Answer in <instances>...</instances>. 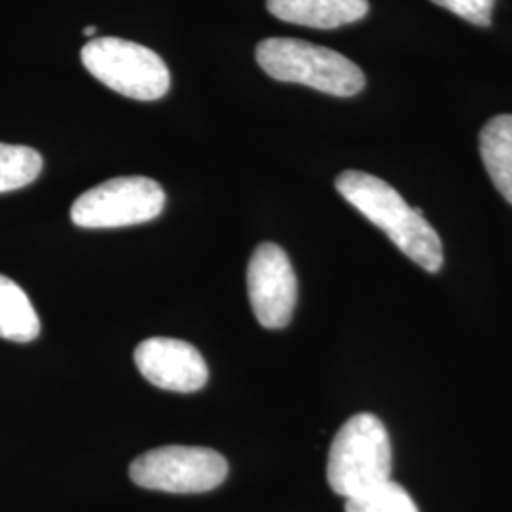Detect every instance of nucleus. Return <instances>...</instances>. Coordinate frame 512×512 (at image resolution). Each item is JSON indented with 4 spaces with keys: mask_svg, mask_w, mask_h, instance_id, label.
Instances as JSON below:
<instances>
[{
    "mask_svg": "<svg viewBox=\"0 0 512 512\" xmlns=\"http://www.w3.org/2000/svg\"><path fill=\"white\" fill-rule=\"evenodd\" d=\"M80 57L99 82L129 99L156 101L169 90L171 76L164 59L143 44L116 37L93 38Z\"/></svg>",
    "mask_w": 512,
    "mask_h": 512,
    "instance_id": "nucleus-4",
    "label": "nucleus"
},
{
    "mask_svg": "<svg viewBox=\"0 0 512 512\" xmlns=\"http://www.w3.org/2000/svg\"><path fill=\"white\" fill-rule=\"evenodd\" d=\"M393 450L384 423L374 414L349 418L330 444L327 480L346 499L368 494L391 480Z\"/></svg>",
    "mask_w": 512,
    "mask_h": 512,
    "instance_id": "nucleus-2",
    "label": "nucleus"
},
{
    "mask_svg": "<svg viewBox=\"0 0 512 512\" xmlns=\"http://www.w3.org/2000/svg\"><path fill=\"white\" fill-rule=\"evenodd\" d=\"M133 359L148 382L165 391L196 393L209 378L202 353L183 340L148 338L137 346Z\"/></svg>",
    "mask_w": 512,
    "mask_h": 512,
    "instance_id": "nucleus-8",
    "label": "nucleus"
},
{
    "mask_svg": "<svg viewBox=\"0 0 512 512\" xmlns=\"http://www.w3.org/2000/svg\"><path fill=\"white\" fill-rule=\"evenodd\" d=\"M440 8L450 10L476 27H490L497 0H431Z\"/></svg>",
    "mask_w": 512,
    "mask_h": 512,
    "instance_id": "nucleus-14",
    "label": "nucleus"
},
{
    "mask_svg": "<svg viewBox=\"0 0 512 512\" xmlns=\"http://www.w3.org/2000/svg\"><path fill=\"white\" fill-rule=\"evenodd\" d=\"M131 480L167 494H203L220 486L228 463L219 452L200 446H164L139 456L129 467Z\"/></svg>",
    "mask_w": 512,
    "mask_h": 512,
    "instance_id": "nucleus-5",
    "label": "nucleus"
},
{
    "mask_svg": "<svg viewBox=\"0 0 512 512\" xmlns=\"http://www.w3.org/2000/svg\"><path fill=\"white\" fill-rule=\"evenodd\" d=\"M42 171V156L35 148L0 143V194L33 183Z\"/></svg>",
    "mask_w": 512,
    "mask_h": 512,
    "instance_id": "nucleus-12",
    "label": "nucleus"
},
{
    "mask_svg": "<svg viewBox=\"0 0 512 512\" xmlns=\"http://www.w3.org/2000/svg\"><path fill=\"white\" fill-rule=\"evenodd\" d=\"M40 332V321L27 293L6 275H0V338L31 342Z\"/></svg>",
    "mask_w": 512,
    "mask_h": 512,
    "instance_id": "nucleus-11",
    "label": "nucleus"
},
{
    "mask_svg": "<svg viewBox=\"0 0 512 512\" xmlns=\"http://www.w3.org/2000/svg\"><path fill=\"white\" fill-rule=\"evenodd\" d=\"M480 156L495 188L512 203V114H499L482 128Z\"/></svg>",
    "mask_w": 512,
    "mask_h": 512,
    "instance_id": "nucleus-10",
    "label": "nucleus"
},
{
    "mask_svg": "<svg viewBox=\"0 0 512 512\" xmlns=\"http://www.w3.org/2000/svg\"><path fill=\"white\" fill-rule=\"evenodd\" d=\"M266 6L275 18L311 29H336L368 14V0H266Z\"/></svg>",
    "mask_w": 512,
    "mask_h": 512,
    "instance_id": "nucleus-9",
    "label": "nucleus"
},
{
    "mask_svg": "<svg viewBox=\"0 0 512 512\" xmlns=\"http://www.w3.org/2000/svg\"><path fill=\"white\" fill-rule=\"evenodd\" d=\"M256 61L279 82L304 84L336 97H351L365 88V74L346 55L298 38L262 40Z\"/></svg>",
    "mask_w": 512,
    "mask_h": 512,
    "instance_id": "nucleus-3",
    "label": "nucleus"
},
{
    "mask_svg": "<svg viewBox=\"0 0 512 512\" xmlns=\"http://www.w3.org/2000/svg\"><path fill=\"white\" fill-rule=\"evenodd\" d=\"M247 293L256 319L266 329H283L293 319L298 283L287 253L275 243H260L249 260Z\"/></svg>",
    "mask_w": 512,
    "mask_h": 512,
    "instance_id": "nucleus-7",
    "label": "nucleus"
},
{
    "mask_svg": "<svg viewBox=\"0 0 512 512\" xmlns=\"http://www.w3.org/2000/svg\"><path fill=\"white\" fill-rule=\"evenodd\" d=\"M346 512H420L412 495L401 484L389 480L372 492L346 499Z\"/></svg>",
    "mask_w": 512,
    "mask_h": 512,
    "instance_id": "nucleus-13",
    "label": "nucleus"
},
{
    "mask_svg": "<svg viewBox=\"0 0 512 512\" xmlns=\"http://www.w3.org/2000/svg\"><path fill=\"white\" fill-rule=\"evenodd\" d=\"M84 37L92 38L93 40V37H95V27L93 25L84 29Z\"/></svg>",
    "mask_w": 512,
    "mask_h": 512,
    "instance_id": "nucleus-15",
    "label": "nucleus"
},
{
    "mask_svg": "<svg viewBox=\"0 0 512 512\" xmlns=\"http://www.w3.org/2000/svg\"><path fill=\"white\" fill-rule=\"evenodd\" d=\"M164 188L148 177H116L78 196L71 219L80 228H124L162 215Z\"/></svg>",
    "mask_w": 512,
    "mask_h": 512,
    "instance_id": "nucleus-6",
    "label": "nucleus"
},
{
    "mask_svg": "<svg viewBox=\"0 0 512 512\" xmlns=\"http://www.w3.org/2000/svg\"><path fill=\"white\" fill-rule=\"evenodd\" d=\"M336 190L363 217L384 230L410 260L431 274L439 272L444 251L437 230L425 220L423 211L410 207L391 184L365 171L349 169L338 175Z\"/></svg>",
    "mask_w": 512,
    "mask_h": 512,
    "instance_id": "nucleus-1",
    "label": "nucleus"
}]
</instances>
